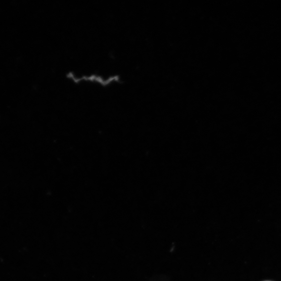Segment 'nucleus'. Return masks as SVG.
I'll return each mask as SVG.
<instances>
[{
    "label": "nucleus",
    "instance_id": "obj_1",
    "mask_svg": "<svg viewBox=\"0 0 281 281\" xmlns=\"http://www.w3.org/2000/svg\"></svg>",
    "mask_w": 281,
    "mask_h": 281
}]
</instances>
